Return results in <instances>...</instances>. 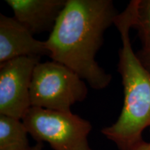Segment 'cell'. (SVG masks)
<instances>
[{"label": "cell", "instance_id": "cell-1", "mask_svg": "<svg viewBox=\"0 0 150 150\" xmlns=\"http://www.w3.org/2000/svg\"><path fill=\"white\" fill-rule=\"evenodd\" d=\"M117 15L111 0H67L45 41L49 56L74 71L93 89L106 88L112 76L99 66L95 56Z\"/></svg>", "mask_w": 150, "mask_h": 150}, {"label": "cell", "instance_id": "cell-2", "mask_svg": "<svg viewBox=\"0 0 150 150\" xmlns=\"http://www.w3.org/2000/svg\"><path fill=\"white\" fill-rule=\"evenodd\" d=\"M139 0L131 1L116 17L114 25L120 34L117 70L124 87V104L115 123L102 133L120 150H131L142 141L143 131L150 127V72L134 52L129 31L136 22Z\"/></svg>", "mask_w": 150, "mask_h": 150}, {"label": "cell", "instance_id": "cell-3", "mask_svg": "<svg viewBox=\"0 0 150 150\" xmlns=\"http://www.w3.org/2000/svg\"><path fill=\"white\" fill-rule=\"evenodd\" d=\"M88 95V87L74 71L58 62L39 63L30 86L31 107L70 112L71 106Z\"/></svg>", "mask_w": 150, "mask_h": 150}, {"label": "cell", "instance_id": "cell-4", "mask_svg": "<svg viewBox=\"0 0 150 150\" xmlns=\"http://www.w3.org/2000/svg\"><path fill=\"white\" fill-rule=\"evenodd\" d=\"M22 121L33 139L54 150H93L88 140L91 122L71 111L31 107Z\"/></svg>", "mask_w": 150, "mask_h": 150}, {"label": "cell", "instance_id": "cell-5", "mask_svg": "<svg viewBox=\"0 0 150 150\" xmlns=\"http://www.w3.org/2000/svg\"><path fill=\"white\" fill-rule=\"evenodd\" d=\"M40 59L23 56L0 64V115L21 120L31 107L30 86Z\"/></svg>", "mask_w": 150, "mask_h": 150}, {"label": "cell", "instance_id": "cell-6", "mask_svg": "<svg viewBox=\"0 0 150 150\" xmlns=\"http://www.w3.org/2000/svg\"><path fill=\"white\" fill-rule=\"evenodd\" d=\"M49 56L45 42L33 35L14 18L0 14V64L23 56Z\"/></svg>", "mask_w": 150, "mask_h": 150}, {"label": "cell", "instance_id": "cell-7", "mask_svg": "<svg viewBox=\"0 0 150 150\" xmlns=\"http://www.w3.org/2000/svg\"><path fill=\"white\" fill-rule=\"evenodd\" d=\"M13 18L32 34L51 33L67 0H6Z\"/></svg>", "mask_w": 150, "mask_h": 150}, {"label": "cell", "instance_id": "cell-8", "mask_svg": "<svg viewBox=\"0 0 150 150\" xmlns=\"http://www.w3.org/2000/svg\"><path fill=\"white\" fill-rule=\"evenodd\" d=\"M28 134L20 120L0 115V150H32Z\"/></svg>", "mask_w": 150, "mask_h": 150}, {"label": "cell", "instance_id": "cell-9", "mask_svg": "<svg viewBox=\"0 0 150 150\" xmlns=\"http://www.w3.org/2000/svg\"><path fill=\"white\" fill-rule=\"evenodd\" d=\"M134 27L138 30L142 47L150 45V0H139Z\"/></svg>", "mask_w": 150, "mask_h": 150}, {"label": "cell", "instance_id": "cell-10", "mask_svg": "<svg viewBox=\"0 0 150 150\" xmlns=\"http://www.w3.org/2000/svg\"><path fill=\"white\" fill-rule=\"evenodd\" d=\"M136 54L142 64L150 72V45L147 47H142L141 50Z\"/></svg>", "mask_w": 150, "mask_h": 150}, {"label": "cell", "instance_id": "cell-11", "mask_svg": "<svg viewBox=\"0 0 150 150\" xmlns=\"http://www.w3.org/2000/svg\"><path fill=\"white\" fill-rule=\"evenodd\" d=\"M131 150H150V142L142 141Z\"/></svg>", "mask_w": 150, "mask_h": 150}, {"label": "cell", "instance_id": "cell-12", "mask_svg": "<svg viewBox=\"0 0 150 150\" xmlns=\"http://www.w3.org/2000/svg\"><path fill=\"white\" fill-rule=\"evenodd\" d=\"M32 150H43L42 142H37L35 145H33V148Z\"/></svg>", "mask_w": 150, "mask_h": 150}]
</instances>
